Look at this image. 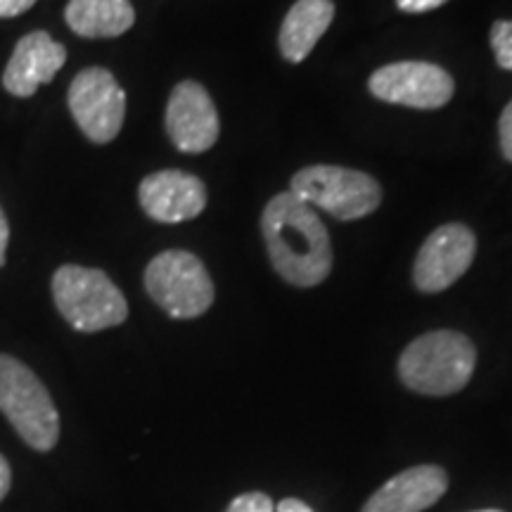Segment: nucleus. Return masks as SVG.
I'll use <instances>...</instances> for the list:
<instances>
[{
    "mask_svg": "<svg viewBox=\"0 0 512 512\" xmlns=\"http://www.w3.org/2000/svg\"><path fill=\"white\" fill-rule=\"evenodd\" d=\"M268 256L280 278L294 287H316L332 271L330 235L309 204L280 192L261 214Z\"/></svg>",
    "mask_w": 512,
    "mask_h": 512,
    "instance_id": "f257e3e1",
    "label": "nucleus"
},
{
    "mask_svg": "<svg viewBox=\"0 0 512 512\" xmlns=\"http://www.w3.org/2000/svg\"><path fill=\"white\" fill-rule=\"evenodd\" d=\"M477 366V349L453 330L427 332L408 344L399 358V377L413 392L451 396L460 392Z\"/></svg>",
    "mask_w": 512,
    "mask_h": 512,
    "instance_id": "f03ea898",
    "label": "nucleus"
},
{
    "mask_svg": "<svg viewBox=\"0 0 512 512\" xmlns=\"http://www.w3.org/2000/svg\"><path fill=\"white\" fill-rule=\"evenodd\" d=\"M0 413L34 451L48 453L57 446L60 413L53 396L34 370L8 354H0Z\"/></svg>",
    "mask_w": 512,
    "mask_h": 512,
    "instance_id": "7ed1b4c3",
    "label": "nucleus"
},
{
    "mask_svg": "<svg viewBox=\"0 0 512 512\" xmlns=\"http://www.w3.org/2000/svg\"><path fill=\"white\" fill-rule=\"evenodd\" d=\"M53 302L79 332L117 328L128 318L126 297L98 268L64 264L53 275Z\"/></svg>",
    "mask_w": 512,
    "mask_h": 512,
    "instance_id": "20e7f679",
    "label": "nucleus"
},
{
    "mask_svg": "<svg viewBox=\"0 0 512 512\" xmlns=\"http://www.w3.org/2000/svg\"><path fill=\"white\" fill-rule=\"evenodd\" d=\"M145 290L171 318H200L214 304V283L207 266L195 254L169 249L145 268Z\"/></svg>",
    "mask_w": 512,
    "mask_h": 512,
    "instance_id": "39448f33",
    "label": "nucleus"
},
{
    "mask_svg": "<svg viewBox=\"0 0 512 512\" xmlns=\"http://www.w3.org/2000/svg\"><path fill=\"white\" fill-rule=\"evenodd\" d=\"M290 192L309 207H320L339 221H356L373 214L382 202L380 183L363 171L316 164L297 171Z\"/></svg>",
    "mask_w": 512,
    "mask_h": 512,
    "instance_id": "423d86ee",
    "label": "nucleus"
},
{
    "mask_svg": "<svg viewBox=\"0 0 512 512\" xmlns=\"http://www.w3.org/2000/svg\"><path fill=\"white\" fill-rule=\"evenodd\" d=\"M67 102L76 126L91 143L107 145L119 136L126 119V93L110 69L88 67L76 74Z\"/></svg>",
    "mask_w": 512,
    "mask_h": 512,
    "instance_id": "0eeeda50",
    "label": "nucleus"
},
{
    "mask_svg": "<svg viewBox=\"0 0 512 512\" xmlns=\"http://www.w3.org/2000/svg\"><path fill=\"white\" fill-rule=\"evenodd\" d=\"M377 100L413 110H439L453 98L456 83L446 69L430 62H394L380 67L368 81Z\"/></svg>",
    "mask_w": 512,
    "mask_h": 512,
    "instance_id": "6e6552de",
    "label": "nucleus"
},
{
    "mask_svg": "<svg viewBox=\"0 0 512 512\" xmlns=\"http://www.w3.org/2000/svg\"><path fill=\"white\" fill-rule=\"evenodd\" d=\"M477 254L475 233L463 223H446L434 230L420 247L413 280L420 292L437 294L465 275Z\"/></svg>",
    "mask_w": 512,
    "mask_h": 512,
    "instance_id": "1a4fd4ad",
    "label": "nucleus"
},
{
    "mask_svg": "<svg viewBox=\"0 0 512 512\" xmlns=\"http://www.w3.org/2000/svg\"><path fill=\"white\" fill-rule=\"evenodd\" d=\"M219 112L207 88L197 81H181L166 105V133L176 150L202 155L219 140Z\"/></svg>",
    "mask_w": 512,
    "mask_h": 512,
    "instance_id": "9d476101",
    "label": "nucleus"
},
{
    "mask_svg": "<svg viewBox=\"0 0 512 512\" xmlns=\"http://www.w3.org/2000/svg\"><path fill=\"white\" fill-rule=\"evenodd\" d=\"M138 200L152 221L183 223L200 216L207 207V188L197 176L164 169L143 178Z\"/></svg>",
    "mask_w": 512,
    "mask_h": 512,
    "instance_id": "9b49d317",
    "label": "nucleus"
},
{
    "mask_svg": "<svg viewBox=\"0 0 512 512\" xmlns=\"http://www.w3.org/2000/svg\"><path fill=\"white\" fill-rule=\"evenodd\" d=\"M67 62V48L48 31H31L19 38L3 72V88L15 98H31L38 86L50 83Z\"/></svg>",
    "mask_w": 512,
    "mask_h": 512,
    "instance_id": "f8f14e48",
    "label": "nucleus"
},
{
    "mask_svg": "<svg viewBox=\"0 0 512 512\" xmlns=\"http://www.w3.org/2000/svg\"><path fill=\"white\" fill-rule=\"evenodd\" d=\"M448 489L446 472L437 465L408 467L380 486L361 512H422L432 508Z\"/></svg>",
    "mask_w": 512,
    "mask_h": 512,
    "instance_id": "ddd939ff",
    "label": "nucleus"
},
{
    "mask_svg": "<svg viewBox=\"0 0 512 512\" xmlns=\"http://www.w3.org/2000/svg\"><path fill=\"white\" fill-rule=\"evenodd\" d=\"M335 17L332 0H297L280 27V53L287 62H302L316 48Z\"/></svg>",
    "mask_w": 512,
    "mask_h": 512,
    "instance_id": "4468645a",
    "label": "nucleus"
},
{
    "mask_svg": "<svg viewBox=\"0 0 512 512\" xmlns=\"http://www.w3.org/2000/svg\"><path fill=\"white\" fill-rule=\"evenodd\" d=\"M64 22L81 38H117L136 22L131 0H69Z\"/></svg>",
    "mask_w": 512,
    "mask_h": 512,
    "instance_id": "2eb2a0df",
    "label": "nucleus"
},
{
    "mask_svg": "<svg viewBox=\"0 0 512 512\" xmlns=\"http://www.w3.org/2000/svg\"><path fill=\"white\" fill-rule=\"evenodd\" d=\"M491 48H494L498 67L512 72V19H498L491 27Z\"/></svg>",
    "mask_w": 512,
    "mask_h": 512,
    "instance_id": "dca6fc26",
    "label": "nucleus"
},
{
    "mask_svg": "<svg viewBox=\"0 0 512 512\" xmlns=\"http://www.w3.org/2000/svg\"><path fill=\"white\" fill-rule=\"evenodd\" d=\"M273 501L271 496L264 494V491H249V494H242L233 498V503L228 505L226 512H273Z\"/></svg>",
    "mask_w": 512,
    "mask_h": 512,
    "instance_id": "f3484780",
    "label": "nucleus"
},
{
    "mask_svg": "<svg viewBox=\"0 0 512 512\" xmlns=\"http://www.w3.org/2000/svg\"><path fill=\"white\" fill-rule=\"evenodd\" d=\"M498 138H501L503 157L508 159V162H512V100L503 110L501 121H498Z\"/></svg>",
    "mask_w": 512,
    "mask_h": 512,
    "instance_id": "a211bd4d",
    "label": "nucleus"
},
{
    "mask_svg": "<svg viewBox=\"0 0 512 512\" xmlns=\"http://www.w3.org/2000/svg\"><path fill=\"white\" fill-rule=\"evenodd\" d=\"M448 3V0H396L399 10L411 12V15H420V12H430L437 10L441 5Z\"/></svg>",
    "mask_w": 512,
    "mask_h": 512,
    "instance_id": "6ab92c4d",
    "label": "nucleus"
},
{
    "mask_svg": "<svg viewBox=\"0 0 512 512\" xmlns=\"http://www.w3.org/2000/svg\"><path fill=\"white\" fill-rule=\"evenodd\" d=\"M38 0H0V19L19 17L34 8Z\"/></svg>",
    "mask_w": 512,
    "mask_h": 512,
    "instance_id": "aec40b11",
    "label": "nucleus"
},
{
    "mask_svg": "<svg viewBox=\"0 0 512 512\" xmlns=\"http://www.w3.org/2000/svg\"><path fill=\"white\" fill-rule=\"evenodd\" d=\"M10 242V223L5 219V211L0 207V268L5 266V252H8Z\"/></svg>",
    "mask_w": 512,
    "mask_h": 512,
    "instance_id": "412c9836",
    "label": "nucleus"
},
{
    "mask_svg": "<svg viewBox=\"0 0 512 512\" xmlns=\"http://www.w3.org/2000/svg\"><path fill=\"white\" fill-rule=\"evenodd\" d=\"M12 486V470H10V463L5 460V456H0V501H3L5 496H8Z\"/></svg>",
    "mask_w": 512,
    "mask_h": 512,
    "instance_id": "4be33fe9",
    "label": "nucleus"
},
{
    "mask_svg": "<svg viewBox=\"0 0 512 512\" xmlns=\"http://www.w3.org/2000/svg\"><path fill=\"white\" fill-rule=\"evenodd\" d=\"M278 512H313L309 505L304 501H299V498H285V501L278 503Z\"/></svg>",
    "mask_w": 512,
    "mask_h": 512,
    "instance_id": "5701e85b",
    "label": "nucleus"
},
{
    "mask_svg": "<svg viewBox=\"0 0 512 512\" xmlns=\"http://www.w3.org/2000/svg\"><path fill=\"white\" fill-rule=\"evenodd\" d=\"M477 512H503V510H477Z\"/></svg>",
    "mask_w": 512,
    "mask_h": 512,
    "instance_id": "b1692460",
    "label": "nucleus"
}]
</instances>
